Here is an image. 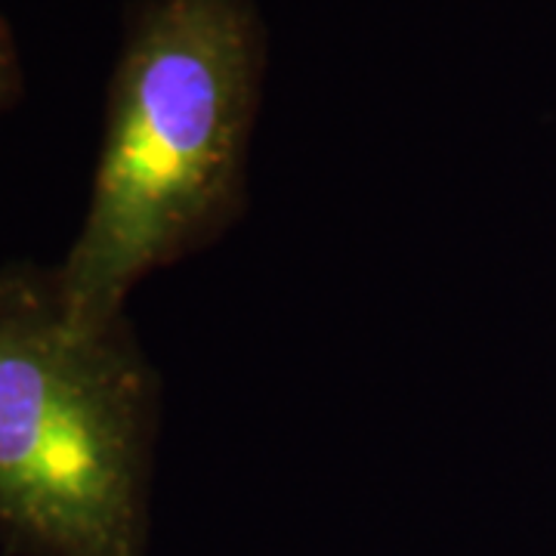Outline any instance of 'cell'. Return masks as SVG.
I'll return each instance as SVG.
<instances>
[{
  "label": "cell",
  "instance_id": "6da1fadb",
  "mask_svg": "<svg viewBox=\"0 0 556 556\" xmlns=\"http://www.w3.org/2000/svg\"><path fill=\"white\" fill-rule=\"evenodd\" d=\"M266 65L257 0L130 3L87 214L53 266L78 321H118L139 281L239 226Z\"/></svg>",
  "mask_w": 556,
  "mask_h": 556
},
{
  "label": "cell",
  "instance_id": "7a4b0ae2",
  "mask_svg": "<svg viewBox=\"0 0 556 556\" xmlns=\"http://www.w3.org/2000/svg\"><path fill=\"white\" fill-rule=\"evenodd\" d=\"M161 378L124 316L84 325L53 266L0 263V541L149 556Z\"/></svg>",
  "mask_w": 556,
  "mask_h": 556
},
{
  "label": "cell",
  "instance_id": "3957f363",
  "mask_svg": "<svg viewBox=\"0 0 556 556\" xmlns=\"http://www.w3.org/2000/svg\"><path fill=\"white\" fill-rule=\"evenodd\" d=\"M22 97V62L10 22L0 13V112H7Z\"/></svg>",
  "mask_w": 556,
  "mask_h": 556
}]
</instances>
